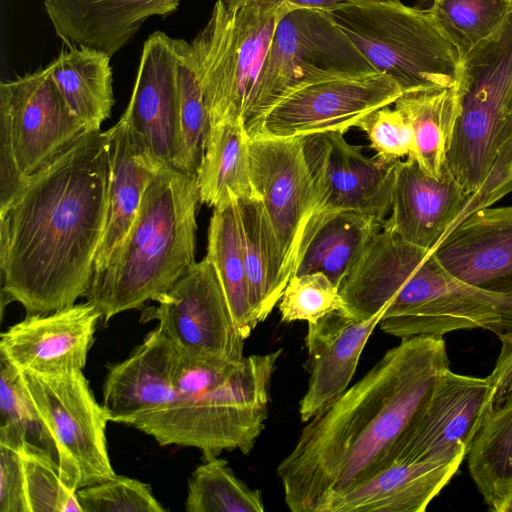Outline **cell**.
Here are the masks:
<instances>
[{"mask_svg":"<svg viewBox=\"0 0 512 512\" xmlns=\"http://www.w3.org/2000/svg\"><path fill=\"white\" fill-rule=\"evenodd\" d=\"M311 175L315 211H353L385 221L392 206L395 163L362 153L341 132L301 137ZM314 211V212H315Z\"/></svg>","mask_w":512,"mask_h":512,"instance_id":"15","label":"cell"},{"mask_svg":"<svg viewBox=\"0 0 512 512\" xmlns=\"http://www.w3.org/2000/svg\"><path fill=\"white\" fill-rule=\"evenodd\" d=\"M500 341L502 343L501 351L495 368L490 374L496 380L512 378V335H508Z\"/></svg>","mask_w":512,"mask_h":512,"instance_id":"43","label":"cell"},{"mask_svg":"<svg viewBox=\"0 0 512 512\" xmlns=\"http://www.w3.org/2000/svg\"><path fill=\"white\" fill-rule=\"evenodd\" d=\"M82 512H164L151 486L115 475L76 491Z\"/></svg>","mask_w":512,"mask_h":512,"instance_id":"38","label":"cell"},{"mask_svg":"<svg viewBox=\"0 0 512 512\" xmlns=\"http://www.w3.org/2000/svg\"><path fill=\"white\" fill-rule=\"evenodd\" d=\"M493 394L489 376L470 377L445 370L401 438L394 461H462L490 409Z\"/></svg>","mask_w":512,"mask_h":512,"instance_id":"14","label":"cell"},{"mask_svg":"<svg viewBox=\"0 0 512 512\" xmlns=\"http://www.w3.org/2000/svg\"><path fill=\"white\" fill-rule=\"evenodd\" d=\"M329 14L372 68L403 93L456 85L461 59L428 10L400 0H357Z\"/></svg>","mask_w":512,"mask_h":512,"instance_id":"7","label":"cell"},{"mask_svg":"<svg viewBox=\"0 0 512 512\" xmlns=\"http://www.w3.org/2000/svg\"><path fill=\"white\" fill-rule=\"evenodd\" d=\"M21 374L56 446L62 481L77 491L115 476L106 441L110 418L95 399L83 370L57 375Z\"/></svg>","mask_w":512,"mask_h":512,"instance_id":"10","label":"cell"},{"mask_svg":"<svg viewBox=\"0 0 512 512\" xmlns=\"http://www.w3.org/2000/svg\"><path fill=\"white\" fill-rule=\"evenodd\" d=\"M187 512H263L261 490L251 489L225 459L205 460L188 481Z\"/></svg>","mask_w":512,"mask_h":512,"instance_id":"34","label":"cell"},{"mask_svg":"<svg viewBox=\"0 0 512 512\" xmlns=\"http://www.w3.org/2000/svg\"><path fill=\"white\" fill-rule=\"evenodd\" d=\"M142 310L182 350L227 362L241 361L245 339L232 317L217 274L205 257Z\"/></svg>","mask_w":512,"mask_h":512,"instance_id":"13","label":"cell"},{"mask_svg":"<svg viewBox=\"0 0 512 512\" xmlns=\"http://www.w3.org/2000/svg\"><path fill=\"white\" fill-rule=\"evenodd\" d=\"M343 309L339 287L322 272L291 277L279 301L281 320L287 323H313Z\"/></svg>","mask_w":512,"mask_h":512,"instance_id":"37","label":"cell"},{"mask_svg":"<svg viewBox=\"0 0 512 512\" xmlns=\"http://www.w3.org/2000/svg\"><path fill=\"white\" fill-rule=\"evenodd\" d=\"M493 385L490 409L467 453L470 475L491 510L512 494V378Z\"/></svg>","mask_w":512,"mask_h":512,"instance_id":"27","label":"cell"},{"mask_svg":"<svg viewBox=\"0 0 512 512\" xmlns=\"http://www.w3.org/2000/svg\"><path fill=\"white\" fill-rule=\"evenodd\" d=\"M237 363L189 353L179 348L173 379L177 397H196L215 388L229 377Z\"/></svg>","mask_w":512,"mask_h":512,"instance_id":"40","label":"cell"},{"mask_svg":"<svg viewBox=\"0 0 512 512\" xmlns=\"http://www.w3.org/2000/svg\"><path fill=\"white\" fill-rule=\"evenodd\" d=\"M111 57L84 46H67L48 66L71 111L99 130L115 103Z\"/></svg>","mask_w":512,"mask_h":512,"instance_id":"29","label":"cell"},{"mask_svg":"<svg viewBox=\"0 0 512 512\" xmlns=\"http://www.w3.org/2000/svg\"><path fill=\"white\" fill-rule=\"evenodd\" d=\"M99 320L101 312L89 301L26 315L1 334L0 355L23 372L57 375L83 370Z\"/></svg>","mask_w":512,"mask_h":512,"instance_id":"17","label":"cell"},{"mask_svg":"<svg viewBox=\"0 0 512 512\" xmlns=\"http://www.w3.org/2000/svg\"><path fill=\"white\" fill-rule=\"evenodd\" d=\"M383 221L353 211H315L302 233L292 276L322 272L338 287Z\"/></svg>","mask_w":512,"mask_h":512,"instance_id":"25","label":"cell"},{"mask_svg":"<svg viewBox=\"0 0 512 512\" xmlns=\"http://www.w3.org/2000/svg\"><path fill=\"white\" fill-rule=\"evenodd\" d=\"M432 253L461 281L492 293L512 294V205L474 212Z\"/></svg>","mask_w":512,"mask_h":512,"instance_id":"19","label":"cell"},{"mask_svg":"<svg viewBox=\"0 0 512 512\" xmlns=\"http://www.w3.org/2000/svg\"><path fill=\"white\" fill-rule=\"evenodd\" d=\"M462 461L395 460L328 502L321 512H423Z\"/></svg>","mask_w":512,"mask_h":512,"instance_id":"24","label":"cell"},{"mask_svg":"<svg viewBox=\"0 0 512 512\" xmlns=\"http://www.w3.org/2000/svg\"><path fill=\"white\" fill-rule=\"evenodd\" d=\"M196 174L163 167L149 183L138 214L86 294L107 323L170 289L196 262Z\"/></svg>","mask_w":512,"mask_h":512,"instance_id":"4","label":"cell"},{"mask_svg":"<svg viewBox=\"0 0 512 512\" xmlns=\"http://www.w3.org/2000/svg\"><path fill=\"white\" fill-rule=\"evenodd\" d=\"M178 354L177 345L157 325L126 359L110 364L102 392L110 421L128 425L176 400L173 379Z\"/></svg>","mask_w":512,"mask_h":512,"instance_id":"21","label":"cell"},{"mask_svg":"<svg viewBox=\"0 0 512 512\" xmlns=\"http://www.w3.org/2000/svg\"><path fill=\"white\" fill-rule=\"evenodd\" d=\"M495 512H512V494L501 501L495 508L492 509Z\"/></svg>","mask_w":512,"mask_h":512,"instance_id":"44","label":"cell"},{"mask_svg":"<svg viewBox=\"0 0 512 512\" xmlns=\"http://www.w3.org/2000/svg\"><path fill=\"white\" fill-rule=\"evenodd\" d=\"M293 8L215 1L206 25L189 42L211 125L240 119L248 132L267 50L279 20Z\"/></svg>","mask_w":512,"mask_h":512,"instance_id":"6","label":"cell"},{"mask_svg":"<svg viewBox=\"0 0 512 512\" xmlns=\"http://www.w3.org/2000/svg\"><path fill=\"white\" fill-rule=\"evenodd\" d=\"M344 310L366 320L385 308L378 325L406 339L442 337L483 328L512 335V294L482 290L456 278L432 251L382 228L341 283Z\"/></svg>","mask_w":512,"mask_h":512,"instance_id":"3","label":"cell"},{"mask_svg":"<svg viewBox=\"0 0 512 512\" xmlns=\"http://www.w3.org/2000/svg\"><path fill=\"white\" fill-rule=\"evenodd\" d=\"M450 363L442 337L401 339L304 426L276 472L293 512H321L395 458L404 433Z\"/></svg>","mask_w":512,"mask_h":512,"instance_id":"2","label":"cell"},{"mask_svg":"<svg viewBox=\"0 0 512 512\" xmlns=\"http://www.w3.org/2000/svg\"><path fill=\"white\" fill-rule=\"evenodd\" d=\"M0 443L17 450L30 443L57 462L56 446L37 414L21 371L1 355Z\"/></svg>","mask_w":512,"mask_h":512,"instance_id":"35","label":"cell"},{"mask_svg":"<svg viewBox=\"0 0 512 512\" xmlns=\"http://www.w3.org/2000/svg\"><path fill=\"white\" fill-rule=\"evenodd\" d=\"M122 117L160 162L174 168L180 146L177 54L174 38L163 31L144 42Z\"/></svg>","mask_w":512,"mask_h":512,"instance_id":"18","label":"cell"},{"mask_svg":"<svg viewBox=\"0 0 512 512\" xmlns=\"http://www.w3.org/2000/svg\"><path fill=\"white\" fill-rule=\"evenodd\" d=\"M55 33L66 46H84L114 56L144 22L166 17L180 0H43Z\"/></svg>","mask_w":512,"mask_h":512,"instance_id":"22","label":"cell"},{"mask_svg":"<svg viewBox=\"0 0 512 512\" xmlns=\"http://www.w3.org/2000/svg\"><path fill=\"white\" fill-rule=\"evenodd\" d=\"M281 354L278 349L244 357L215 388L147 411L128 425L162 446L197 448L205 460L236 449L248 454L265 427L271 379Z\"/></svg>","mask_w":512,"mask_h":512,"instance_id":"5","label":"cell"},{"mask_svg":"<svg viewBox=\"0 0 512 512\" xmlns=\"http://www.w3.org/2000/svg\"><path fill=\"white\" fill-rule=\"evenodd\" d=\"M446 166L465 192L482 185L512 140V13L502 29L462 61Z\"/></svg>","mask_w":512,"mask_h":512,"instance_id":"8","label":"cell"},{"mask_svg":"<svg viewBox=\"0 0 512 512\" xmlns=\"http://www.w3.org/2000/svg\"><path fill=\"white\" fill-rule=\"evenodd\" d=\"M179 86L180 146L174 169L196 174L211 122L191 59L190 43L174 38Z\"/></svg>","mask_w":512,"mask_h":512,"instance_id":"33","label":"cell"},{"mask_svg":"<svg viewBox=\"0 0 512 512\" xmlns=\"http://www.w3.org/2000/svg\"><path fill=\"white\" fill-rule=\"evenodd\" d=\"M106 131H88L0 209L2 306L26 315L71 306L90 287L107 215Z\"/></svg>","mask_w":512,"mask_h":512,"instance_id":"1","label":"cell"},{"mask_svg":"<svg viewBox=\"0 0 512 512\" xmlns=\"http://www.w3.org/2000/svg\"><path fill=\"white\" fill-rule=\"evenodd\" d=\"M356 127L366 133L376 157L385 164H393L413 152L412 127L395 107L385 106L372 111Z\"/></svg>","mask_w":512,"mask_h":512,"instance_id":"39","label":"cell"},{"mask_svg":"<svg viewBox=\"0 0 512 512\" xmlns=\"http://www.w3.org/2000/svg\"><path fill=\"white\" fill-rule=\"evenodd\" d=\"M236 205L249 300L258 324L280 301L291 274L262 201L247 197L236 199Z\"/></svg>","mask_w":512,"mask_h":512,"instance_id":"26","label":"cell"},{"mask_svg":"<svg viewBox=\"0 0 512 512\" xmlns=\"http://www.w3.org/2000/svg\"><path fill=\"white\" fill-rule=\"evenodd\" d=\"M384 310L366 320L336 310L308 323L305 344L310 378L299 406L302 422H308L348 389L361 353Z\"/></svg>","mask_w":512,"mask_h":512,"instance_id":"20","label":"cell"},{"mask_svg":"<svg viewBox=\"0 0 512 512\" xmlns=\"http://www.w3.org/2000/svg\"><path fill=\"white\" fill-rule=\"evenodd\" d=\"M394 105L413 130L414 148L409 157L427 174L440 177L457 111L455 86L403 93Z\"/></svg>","mask_w":512,"mask_h":512,"instance_id":"31","label":"cell"},{"mask_svg":"<svg viewBox=\"0 0 512 512\" xmlns=\"http://www.w3.org/2000/svg\"><path fill=\"white\" fill-rule=\"evenodd\" d=\"M427 10L462 61L502 29L512 0H433Z\"/></svg>","mask_w":512,"mask_h":512,"instance_id":"32","label":"cell"},{"mask_svg":"<svg viewBox=\"0 0 512 512\" xmlns=\"http://www.w3.org/2000/svg\"><path fill=\"white\" fill-rule=\"evenodd\" d=\"M249 139L240 119L211 125L196 172L201 203L215 208L234 198L257 197L250 176Z\"/></svg>","mask_w":512,"mask_h":512,"instance_id":"28","label":"cell"},{"mask_svg":"<svg viewBox=\"0 0 512 512\" xmlns=\"http://www.w3.org/2000/svg\"><path fill=\"white\" fill-rule=\"evenodd\" d=\"M0 512H29L21 453L0 443Z\"/></svg>","mask_w":512,"mask_h":512,"instance_id":"41","label":"cell"},{"mask_svg":"<svg viewBox=\"0 0 512 512\" xmlns=\"http://www.w3.org/2000/svg\"><path fill=\"white\" fill-rule=\"evenodd\" d=\"M106 132L110 152L108 206L94 274L108 264L121 245L138 214L149 183L166 166L141 142L124 117Z\"/></svg>","mask_w":512,"mask_h":512,"instance_id":"23","label":"cell"},{"mask_svg":"<svg viewBox=\"0 0 512 512\" xmlns=\"http://www.w3.org/2000/svg\"><path fill=\"white\" fill-rule=\"evenodd\" d=\"M244 339L257 325L251 308L236 199L213 208L207 254Z\"/></svg>","mask_w":512,"mask_h":512,"instance_id":"30","label":"cell"},{"mask_svg":"<svg viewBox=\"0 0 512 512\" xmlns=\"http://www.w3.org/2000/svg\"><path fill=\"white\" fill-rule=\"evenodd\" d=\"M234 4H281L288 3L295 8L319 9L330 12L340 5L357 0H229Z\"/></svg>","mask_w":512,"mask_h":512,"instance_id":"42","label":"cell"},{"mask_svg":"<svg viewBox=\"0 0 512 512\" xmlns=\"http://www.w3.org/2000/svg\"><path fill=\"white\" fill-rule=\"evenodd\" d=\"M19 451L29 512H82L76 491L62 481L55 459L30 443Z\"/></svg>","mask_w":512,"mask_h":512,"instance_id":"36","label":"cell"},{"mask_svg":"<svg viewBox=\"0 0 512 512\" xmlns=\"http://www.w3.org/2000/svg\"><path fill=\"white\" fill-rule=\"evenodd\" d=\"M250 176L292 276L303 230L316 196L301 137L249 139Z\"/></svg>","mask_w":512,"mask_h":512,"instance_id":"16","label":"cell"},{"mask_svg":"<svg viewBox=\"0 0 512 512\" xmlns=\"http://www.w3.org/2000/svg\"><path fill=\"white\" fill-rule=\"evenodd\" d=\"M50 67L0 83V209L86 132Z\"/></svg>","mask_w":512,"mask_h":512,"instance_id":"9","label":"cell"},{"mask_svg":"<svg viewBox=\"0 0 512 512\" xmlns=\"http://www.w3.org/2000/svg\"><path fill=\"white\" fill-rule=\"evenodd\" d=\"M403 94L387 74L337 75L299 83L282 93L249 137L296 138L324 132L345 133L372 111Z\"/></svg>","mask_w":512,"mask_h":512,"instance_id":"12","label":"cell"},{"mask_svg":"<svg viewBox=\"0 0 512 512\" xmlns=\"http://www.w3.org/2000/svg\"><path fill=\"white\" fill-rule=\"evenodd\" d=\"M376 72L329 12L293 8L278 22L258 78L248 135L287 89L313 79Z\"/></svg>","mask_w":512,"mask_h":512,"instance_id":"11","label":"cell"}]
</instances>
